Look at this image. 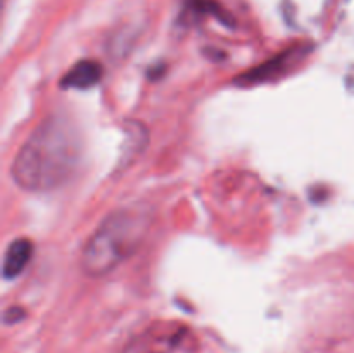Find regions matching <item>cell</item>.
<instances>
[{
	"instance_id": "obj_1",
	"label": "cell",
	"mask_w": 354,
	"mask_h": 353,
	"mask_svg": "<svg viewBox=\"0 0 354 353\" xmlns=\"http://www.w3.org/2000/svg\"><path fill=\"white\" fill-rule=\"evenodd\" d=\"M82 142L68 118L50 116L24 141L10 166V175L26 192H47L62 185L80 163Z\"/></svg>"
},
{
	"instance_id": "obj_2",
	"label": "cell",
	"mask_w": 354,
	"mask_h": 353,
	"mask_svg": "<svg viewBox=\"0 0 354 353\" xmlns=\"http://www.w3.org/2000/svg\"><path fill=\"white\" fill-rule=\"evenodd\" d=\"M152 225V213L142 204H128L111 211L86 239L80 256L88 277H104L130 258Z\"/></svg>"
},
{
	"instance_id": "obj_3",
	"label": "cell",
	"mask_w": 354,
	"mask_h": 353,
	"mask_svg": "<svg viewBox=\"0 0 354 353\" xmlns=\"http://www.w3.org/2000/svg\"><path fill=\"white\" fill-rule=\"evenodd\" d=\"M306 54V48H289V51L282 52V54L275 55L273 59L266 61L265 64H261L259 68H254L252 71L244 73L237 78V83H244V85H254V83L266 82L268 78H275V76L283 75L286 71H289L294 64L301 61V57Z\"/></svg>"
},
{
	"instance_id": "obj_4",
	"label": "cell",
	"mask_w": 354,
	"mask_h": 353,
	"mask_svg": "<svg viewBox=\"0 0 354 353\" xmlns=\"http://www.w3.org/2000/svg\"><path fill=\"white\" fill-rule=\"evenodd\" d=\"M104 68L100 62L92 61V59H85L80 61L62 76L61 87L64 89H76V90H86L95 87L97 83L102 80Z\"/></svg>"
},
{
	"instance_id": "obj_5",
	"label": "cell",
	"mask_w": 354,
	"mask_h": 353,
	"mask_svg": "<svg viewBox=\"0 0 354 353\" xmlns=\"http://www.w3.org/2000/svg\"><path fill=\"white\" fill-rule=\"evenodd\" d=\"M33 256V242L26 237H19L10 242L3 255L2 272L6 279H14L19 275Z\"/></svg>"
},
{
	"instance_id": "obj_6",
	"label": "cell",
	"mask_w": 354,
	"mask_h": 353,
	"mask_svg": "<svg viewBox=\"0 0 354 353\" xmlns=\"http://www.w3.org/2000/svg\"><path fill=\"white\" fill-rule=\"evenodd\" d=\"M145 142H147V130L138 121H131L127 125V142H124L123 156H121L120 163H130L131 159L137 158L140 151L144 149Z\"/></svg>"
},
{
	"instance_id": "obj_7",
	"label": "cell",
	"mask_w": 354,
	"mask_h": 353,
	"mask_svg": "<svg viewBox=\"0 0 354 353\" xmlns=\"http://www.w3.org/2000/svg\"><path fill=\"white\" fill-rule=\"evenodd\" d=\"M24 315H26V311L21 307H10L9 310H6V314H3V320H6L7 324H16L21 318H24Z\"/></svg>"
}]
</instances>
